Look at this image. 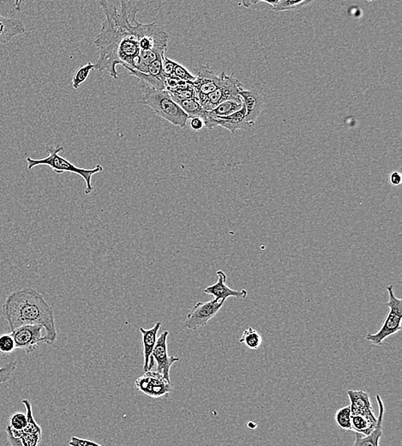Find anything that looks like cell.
<instances>
[{"mask_svg": "<svg viewBox=\"0 0 402 446\" xmlns=\"http://www.w3.org/2000/svg\"><path fill=\"white\" fill-rule=\"evenodd\" d=\"M2 312L12 332L23 326H41L45 330V343L52 345L57 340L54 309L34 289L24 288L12 292L7 296Z\"/></svg>", "mask_w": 402, "mask_h": 446, "instance_id": "obj_1", "label": "cell"}, {"mask_svg": "<svg viewBox=\"0 0 402 446\" xmlns=\"http://www.w3.org/2000/svg\"><path fill=\"white\" fill-rule=\"evenodd\" d=\"M103 7L106 20L103 23L99 36L96 38L94 44L99 50V59L94 64V70L106 71L112 78L118 79L117 65L118 48L123 37L131 32L130 17L127 12V3L120 1V10L107 1H99Z\"/></svg>", "mask_w": 402, "mask_h": 446, "instance_id": "obj_2", "label": "cell"}, {"mask_svg": "<svg viewBox=\"0 0 402 446\" xmlns=\"http://www.w3.org/2000/svg\"><path fill=\"white\" fill-rule=\"evenodd\" d=\"M63 151H64V147H61V146H47L48 156H45V158L41 159L26 158L28 169L31 170L38 166H47L58 174L64 173L78 174L85 181V194H91L94 190L92 183H91L92 176L94 174L103 172V166L96 165L92 169H80V167H76L71 162H69L67 159L59 155V153Z\"/></svg>", "mask_w": 402, "mask_h": 446, "instance_id": "obj_3", "label": "cell"}, {"mask_svg": "<svg viewBox=\"0 0 402 446\" xmlns=\"http://www.w3.org/2000/svg\"><path fill=\"white\" fill-rule=\"evenodd\" d=\"M139 103L149 107L159 117L176 127L184 128L189 120L187 115L167 90H156L143 86V95Z\"/></svg>", "mask_w": 402, "mask_h": 446, "instance_id": "obj_4", "label": "cell"}, {"mask_svg": "<svg viewBox=\"0 0 402 446\" xmlns=\"http://www.w3.org/2000/svg\"><path fill=\"white\" fill-rule=\"evenodd\" d=\"M132 21L134 24L131 25V31L138 39L140 51H151L165 55L169 37L162 28L155 23H140L136 21V16Z\"/></svg>", "mask_w": 402, "mask_h": 446, "instance_id": "obj_5", "label": "cell"}, {"mask_svg": "<svg viewBox=\"0 0 402 446\" xmlns=\"http://www.w3.org/2000/svg\"><path fill=\"white\" fill-rule=\"evenodd\" d=\"M387 291L389 293V301L386 306L390 308L385 320L379 332L375 334H367L366 339L376 346H382L386 338L399 332L401 330L402 319V299H398L394 294L393 286H388Z\"/></svg>", "mask_w": 402, "mask_h": 446, "instance_id": "obj_6", "label": "cell"}, {"mask_svg": "<svg viewBox=\"0 0 402 446\" xmlns=\"http://www.w3.org/2000/svg\"><path fill=\"white\" fill-rule=\"evenodd\" d=\"M221 76L222 82L218 89L199 102L205 111H211L226 100H235L240 97V90L243 88V85L239 80L234 78L233 75L227 76L224 72Z\"/></svg>", "mask_w": 402, "mask_h": 446, "instance_id": "obj_7", "label": "cell"}, {"mask_svg": "<svg viewBox=\"0 0 402 446\" xmlns=\"http://www.w3.org/2000/svg\"><path fill=\"white\" fill-rule=\"evenodd\" d=\"M136 388L153 399L169 396L173 392L171 381H167L162 374L156 371H148L140 376L135 381Z\"/></svg>", "mask_w": 402, "mask_h": 446, "instance_id": "obj_8", "label": "cell"}, {"mask_svg": "<svg viewBox=\"0 0 402 446\" xmlns=\"http://www.w3.org/2000/svg\"><path fill=\"white\" fill-rule=\"evenodd\" d=\"M224 301L215 299L207 302H198L189 313L184 321V326L191 330H197L208 325L215 318L224 305Z\"/></svg>", "mask_w": 402, "mask_h": 446, "instance_id": "obj_9", "label": "cell"}, {"mask_svg": "<svg viewBox=\"0 0 402 446\" xmlns=\"http://www.w3.org/2000/svg\"><path fill=\"white\" fill-rule=\"evenodd\" d=\"M195 81L192 83L195 89V98L201 102L218 89L222 76H218L208 64L195 69Z\"/></svg>", "mask_w": 402, "mask_h": 446, "instance_id": "obj_10", "label": "cell"}, {"mask_svg": "<svg viewBox=\"0 0 402 446\" xmlns=\"http://www.w3.org/2000/svg\"><path fill=\"white\" fill-rule=\"evenodd\" d=\"M240 96L246 107V121L254 125L257 118L264 109L265 96L263 87L260 83H256L251 89H244V87L240 90Z\"/></svg>", "mask_w": 402, "mask_h": 446, "instance_id": "obj_11", "label": "cell"}, {"mask_svg": "<svg viewBox=\"0 0 402 446\" xmlns=\"http://www.w3.org/2000/svg\"><path fill=\"white\" fill-rule=\"evenodd\" d=\"M43 327L41 326H23L12 330L17 350L32 353L38 345L44 343Z\"/></svg>", "mask_w": 402, "mask_h": 446, "instance_id": "obj_12", "label": "cell"}, {"mask_svg": "<svg viewBox=\"0 0 402 446\" xmlns=\"http://www.w3.org/2000/svg\"><path fill=\"white\" fill-rule=\"evenodd\" d=\"M169 334V332L165 330L159 338H157L151 357L154 359V361L156 362V372L162 374L167 381H170V368L176 362L180 361V359L169 357L167 354V337Z\"/></svg>", "mask_w": 402, "mask_h": 446, "instance_id": "obj_13", "label": "cell"}, {"mask_svg": "<svg viewBox=\"0 0 402 446\" xmlns=\"http://www.w3.org/2000/svg\"><path fill=\"white\" fill-rule=\"evenodd\" d=\"M246 107L243 106L242 109L226 117L211 118L206 121L204 127L209 129H214L216 127H222L226 129L227 131L235 134L237 130L251 131L255 125L247 123L246 121Z\"/></svg>", "mask_w": 402, "mask_h": 446, "instance_id": "obj_14", "label": "cell"}, {"mask_svg": "<svg viewBox=\"0 0 402 446\" xmlns=\"http://www.w3.org/2000/svg\"><path fill=\"white\" fill-rule=\"evenodd\" d=\"M216 275L218 277V282L214 284L208 286L204 290L205 294L211 295L213 299H215V301L224 302L229 297H247L248 292L244 289L240 291L233 290L226 284V275L222 270H218Z\"/></svg>", "mask_w": 402, "mask_h": 446, "instance_id": "obj_15", "label": "cell"}, {"mask_svg": "<svg viewBox=\"0 0 402 446\" xmlns=\"http://www.w3.org/2000/svg\"><path fill=\"white\" fill-rule=\"evenodd\" d=\"M22 20L3 17L0 14V44H8L16 36L25 34Z\"/></svg>", "mask_w": 402, "mask_h": 446, "instance_id": "obj_16", "label": "cell"}, {"mask_svg": "<svg viewBox=\"0 0 402 446\" xmlns=\"http://www.w3.org/2000/svg\"><path fill=\"white\" fill-rule=\"evenodd\" d=\"M377 404L379 407V418L375 430L369 435L355 433V443L352 446H379L380 438L383 436V424L384 416V404L379 395H377Z\"/></svg>", "mask_w": 402, "mask_h": 446, "instance_id": "obj_17", "label": "cell"}, {"mask_svg": "<svg viewBox=\"0 0 402 446\" xmlns=\"http://www.w3.org/2000/svg\"><path fill=\"white\" fill-rule=\"evenodd\" d=\"M352 416H374L368 393L363 390H348Z\"/></svg>", "mask_w": 402, "mask_h": 446, "instance_id": "obj_18", "label": "cell"}, {"mask_svg": "<svg viewBox=\"0 0 402 446\" xmlns=\"http://www.w3.org/2000/svg\"><path fill=\"white\" fill-rule=\"evenodd\" d=\"M162 327V323L157 322L152 328L146 330L140 328V332L142 334V340L143 345V357H145V363H143V370L149 371V365L150 357H151L154 348L156 346L157 341V334Z\"/></svg>", "mask_w": 402, "mask_h": 446, "instance_id": "obj_19", "label": "cell"}, {"mask_svg": "<svg viewBox=\"0 0 402 446\" xmlns=\"http://www.w3.org/2000/svg\"><path fill=\"white\" fill-rule=\"evenodd\" d=\"M244 106L243 100L240 98L235 100H226L211 111H207V115L204 120V123L211 118L229 116V115L236 113L242 109Z\"/></svg>", "mask_w": 402, "mask_h": 446, "instance_id": "obj_20", "label": "cell"}, {"mask_svg": "<svg viewBox=\"0 0 402 446\" xmlns=\"http://www.w3.org/2000/svg\"><path fill=\"white\" fill-rule=\"evenodd\" d=\"M352 431L355 433L369 435L377 427V418L375 416H352Z\"/></svg>", "mask_w": 402, "mask_h": 446, "instance_id": "obj_21", "label": "cell"}, {"mask_svg": "<svg viewBox=\"0 0 402 446\" xmlns=\"http://www.w3.org/2000/svg\"><path fill=\"white\" fill-rule=\"evenodd\" d=\"M179 105L184 114L187 115L189 120L193 118H202L204 121L207 111L202 109L201 104L195 98L191 99H173Z\"/></svg>", "mask_w": 402, "mask_h": 446, "instance_id": "obj_22", "label": "cell"}, {"mask_svg": "<svg viewBox=\"0 0 402 446\" xmlns=\"http://www.w3.org/2000/svg\"><path fill=\"white\" fill-rule=\"evenodd\" d=\"M313 2L312 0H298V1H293V0H278V1H257V3H267L274 12H286V10L302 8V7L310 5Z\"/></svg>", "mask_w": 402, "mask_h": 446, "instance_id": "obj_23", "label": "cell"}, {"mask_svg": "<svg viewBox=\"0 0 402 446\" xmlns=\"http://www.w3.org/2000/svg\"><path fill=\"white\" fill-rule=\"evenodd\" d=\"M239 341L240 343L246 345L250 350H257L260 348L262 343H263V339H262L261 334L256 330L251 328V327H248L246 330H244Z\"/></svg>", "mask_w": 402, "mask_h": 446, "instance_id": "obj_24", "label": "cell"}, {"mask_svg": "<svg viewBox=\"0 0 402 446\" xmlns=\"http://www.w3.org/2000/svg\"><path fill=\"white\" fill-rule=\"evenodd\" d=\"M22 403L24 407H25V414L27 417L28 424L27 427L21 432H23V433L26 434L41 435V436H43V430H41V427L39 426V425L37 424L33 416L32 404H31L30 400L28 399H23L22 401Z\"/></svg>", "mask_w": 402, "mask_h": 446, "instance_id": "obj_25", "label": "cell"}, {"mask_svg": "<svg viewBox=\"0 0 402 446\" xmlns=\"http://www.w3.org/2000/svg\"><path fill=\"white\" fill-rule=\"evenodd\" d=\"M94 65L92 63L89 62L88 64L82 66L80 67L78 71L75 72L74 76L72 78V87L75 89L80 88V86L86 82V80L88 79L89 76L91 72L94 71Z\"/></svg>", "mask_w": 402, "mask_h": 446, "instance_id": "obj_26", "label": "cell"}, {"mask_svg": "<svg viewBox=\"0 0 402 446\" xmlns=\"http://www.w3.org/2000/svg\"><path fill=\"white\" fill-rule=\"evenodd\" d=\"M351 417L350 405L345 406L337 411V414H335V421H337L339 427L341 428V429L352 431Z\"/></svg>", "mask_w": 402, "mask_h": 446, "instance_id": "obj_27", "label": "cell"}, {"mask_svg": "<svg viewBox=\"0 0 402 446\" xmlns=\"http://www.w3.org/2000/svg\"><path fill=\"white\" fill-rule=\"evenodd\" d=\"M17 350L12 333L0 334V353L12 354Z\"/></svg>", "mask_w": 402, "mask_h": 446, "instance_id": "obj_28", "label": "cell"}, {"mask_svg": "<svg viewBox=\"0 0 402 446\" xmlns=\"http://www.w3.org/2000/svg\"><path fill=\"white\" fill-rule=\"evenodd\" d=\"M28 421L25 414L17 412L10 418L9 426L13 431H22L27 427Z\"/></svg>", "mask_w": 402, "mask_h": 446, "instance_id": "obj_29", "label": "cell"}, {"mask_svg": "<svg viewBox=\"0 0 402 446\" xmlns=\"http://www.w3.org/2000/svg\"><path fill=\"white\" fill-rule=\"evenodd\" d=\"M174 78L181 80V81L193 83L195 81V76L191 74L190 72L183 65L176 63V67H174L173 75Z\"/></svg>", "mask_w": 402, "mask_h": 446, "instance_id": "obj_30", "label": "cell"}, {"mask_svg": "<svg viewBox=\"0 0 402 446\" xmlns=\"http://www.w3.org/2000/svg\"><path fill=\"white\" fill-rule=\"evenodd\" d=\"M17 364L16 361H10L9 363L0 368V385L8 382L12 378L14 371L16 370Z\"/></svg>", "mask_w": 402, "mask_h": 446, "instance_id": "obj_31", "label": "cell"}, {"mask_svg": "<svg viewBox=\"0 0 402 446\" xmlns=\"http://www.w3.org/2000/svg\"><path fill=\"white\" fill-rule=\"evenodd\" d=\"M70 446H103L87 438L78 437H72L71 440L68 442Z\"/></svg>", "mask_w": 402, "mask_h": 446, "instance_id": "obj_32", "label": "cell"}, {"mask_svg": "<svg viewBox=\"0 0 402 446\" xmlns=\"http://www.w3.org/2000/svg\"><path fill=\"white\" fill-rule=\"evenodd\" d=\"M176 61H172L169 58H167L166 56L163 59V73L166 76H173L174 67L176 65Z\"/></svg>", "mask_w": 402, "mask_h": 446, "instance_id": "obj_33", "label": "cell"}, {"mask_svg": "<svg viewBox=\"0 0 402 446\" xmlns=\"http://www.w3.org/2000/svg\"><path fill=\"white\" fill-rule=\"evenodd\" d=\"M7 438L10 445L12 446H23L22 441L19 438L13 436L12 429H10V426H7L6 428Z\"/></svg>", "mask_w": 402, "mask_h": 446, "instance_id": "obj_34", "label": "cell"}, {"mask_svg": "<svg viewBox=\"0 0 402 446\" xmlns=\"http://www.w3.org/2000/svg\"><path fill=\"white\" fill-rule=\"evenodd\" d=\"M190 127L192 129V130L195 131H201L202 129L204 128V120H202V118H191Z\"/></svg>", "mask_w": 402, "mask_h": 446, "instance_id": "obj_35", "label": "cell"}, {"mask_svg": "<svg viewBox=\"0 0 402 446\" xmlns=\"http://www.w3.org/2000/svg\"><path fill=\"white\" fill-rule=\"evenodd\" d=\"M390 181L394 187L400 186L402 181L401 173L397 172V171H393V172L390 173Z\"/></svg>", "mask_w": 402, "mask_h": 446, "instance_id": "obj_36", "label": "cell"}]
</instances>
